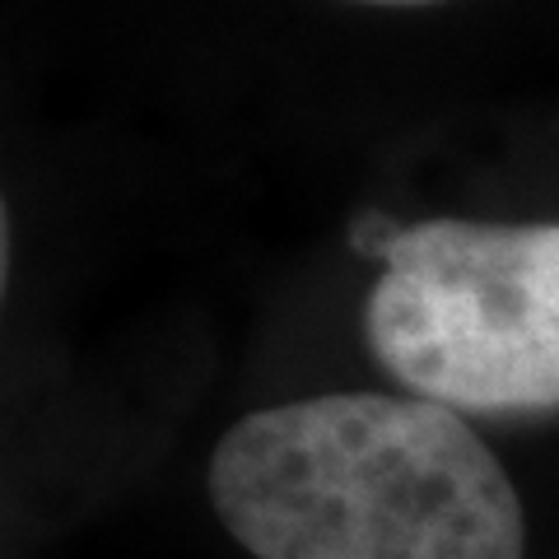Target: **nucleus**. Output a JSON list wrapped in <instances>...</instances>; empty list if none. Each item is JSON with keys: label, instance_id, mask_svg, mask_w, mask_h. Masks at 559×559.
Returning a JSON list of instances; mask_svg holds the SVG:
<instances>
[{"label": "nucleus", "instance_id": "7ed1b4c3", "mask_svg": "<svg viewBox=\"0 0 559 559\" xmlns=\"http://www.w3.org/2000/svg\"><path fill=\"white\" fill-rule=\"evenodd\" d=\"M355 5H378V10H425V5H443V0H355Z\"/></svg>", "mask_w": 559, "mask_h": 559}, {"label": "nucleus", "instance_id": "f257e3e1", "mask_svg": "<svg viewBox=\"0 0 559 559\" xmlns=\"http://www.w3.org/2000/svg\"><path fill=\"white\" fill-rule=\"evenodd\" d=\"M205 495L252 559H527L509 471L425 396L326 392L242 415Z\"/></svg>", "mask_w": 559, "mask_h": 559}, {"label": "nucleus", "instance_id": "f03ea898", "mask_svg": "<svg viewBox=\"0 0 559 559\" xmlns=\"http://www.w3.org/2000/svg\"><path fill=\"white\" fill-rule=\"evenodd\" d=\"M364 341L457 415L559 411V224L425 219L378 242Z\"/></svg>", "mask_w": 559, "mask_h": 559}]
</instances>
